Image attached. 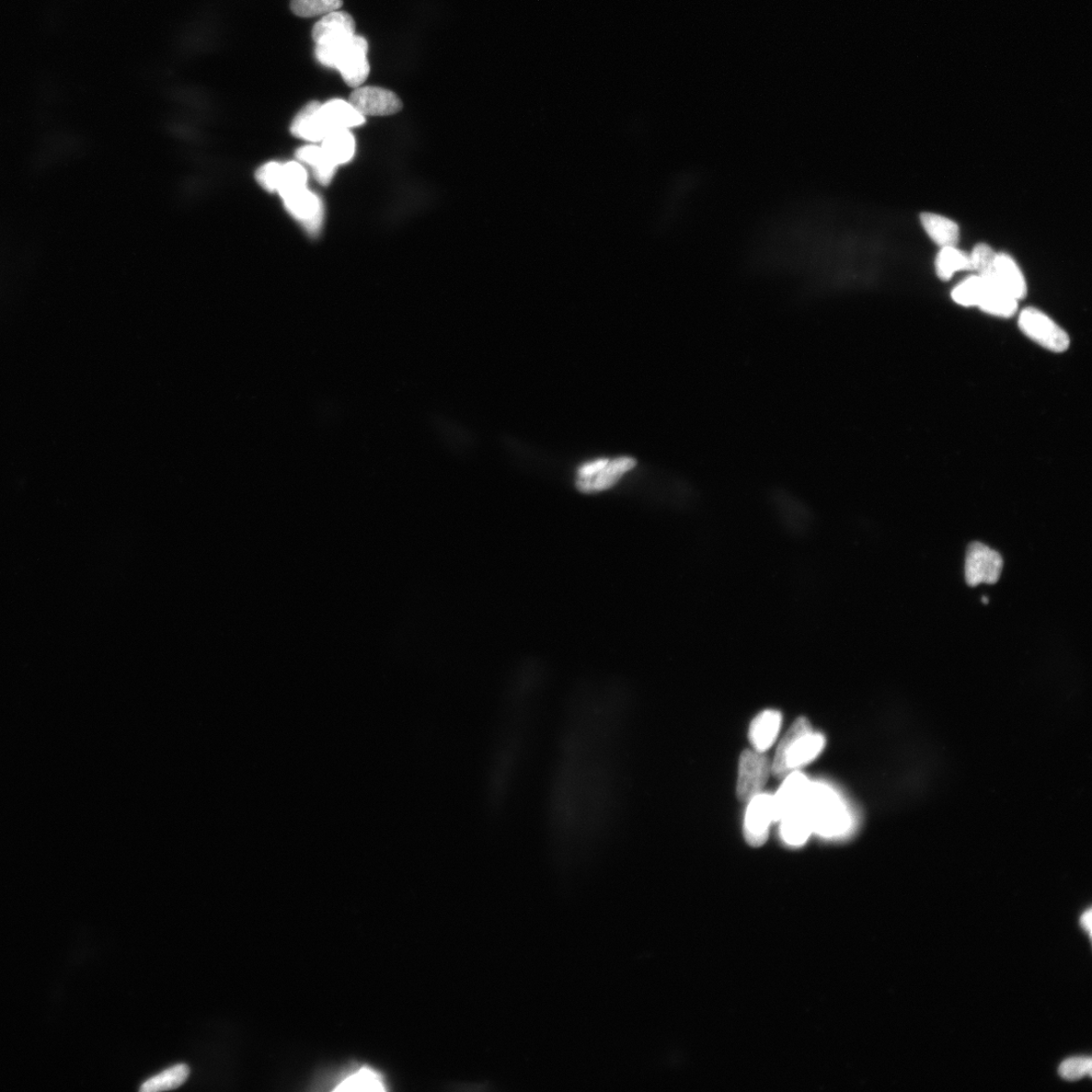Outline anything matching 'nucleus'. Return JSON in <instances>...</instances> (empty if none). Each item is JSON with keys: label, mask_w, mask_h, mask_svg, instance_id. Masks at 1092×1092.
<instances>
[{"label": "nucleus", "mask_w": 1092, "mask_h": 1092, "mask_svg": "<svg viewBox=\"0 0 1092 1092\" xmlns=\"http://www.w3.org/2000/svg\"><path fill=\"white\" fill-rule=\"evenodd\" d=\"M342 5V0H292L291 7L298 17L314 18L333 13Z\"/></svg>", "instance_id": "29"}, {"label": "nucleus", "mask_w": 1092, "mask_h": 1092, "mask_svg": "<svg viewBox=\"0 0 1092 1092\" xmlns=\"http://www.w3.org/2000/svg\"><path fill=\"white\" fill-rule=\"evenodd\" d=\"M637 467L634 457L620 456L608 462L587 480H577L576 487L584 493H601L613 488L623 477Z\"/></svg>", "instance_id": "14"}, {"label": "nucleus", "mask_w": 1092, "mask_h": 1092, "mask_svg": "<svg viewBox=\"0 0 1092 1092\" xmlns=\"http://www.w3.org/2000/svg\"><path fill=\"white\" fill-rule=\"evenodd\" d=\"M824 745L823 735L813 732L807 718H798L779 743L772 763L774 776L785 778L808 765L822 752Z\"/></svg>", "instance_id": "4"}, {"label": "nucleus", "mask_w": 1092, "mask_h": 1092, "mask_svg": "<svg viewBox=\"0 0 1092 1092\" xmlns=\"http://www.w3.org/2000/svg\"><path fill=\"white\" fill-rule=\"evenodd\" d=\"M355 34V21L345 11L335 10L322 18L312 31L316 46H327Z\"/></svg>", "instance_id": "16"}, {"label": "nucleus", "mask_w": 1092, "mask_h": 1092, "mask_svg": "<svg viewBox=\"0 0 1092 1092\" xmlns=\"http://www.w3.org/2000/svg\"><path fill=\"white\" fill-rule=\"evenodd\" d=\"M259 185L270 192L282 194L307 185L308 175L303 165L297 163H269L257 172Z\"/></svg>", "instance_id": "11"}, {"label": "nucleus", "mask_w": 1092, "mask_h": 1092, "mask_svg": "<svg viewBox=\"0 0 1092 1092\" xmlns=\"http://www.w3.org/2000/svg\"><path fill=\"white\" fill-rule=\"evenodd\" d=\"M367 52L369 44L356 33L335 44L316 46L315 49L317 60L324 66L337 69L345 84L353 88L361 87L370 75Z\"/></svg>", "instance_id": "5"}, {"label": "nucleus", "mask_w": 1092, "mask_h": 1092, "mask_svg": "<svg viewBox=\"0 0 1092 1092\" xmlns=\"http://www.w3.org/2000/svg\"><path fill=\"white\" fill-rule=\"evenodd\" d=\"M1019 326L1030 339L1052 352H1064L1071 344L1067 333L1037 309H1025L1020 315Z\"/></svg>", "instance_id": "6"}, {"label": "nucleus", "mask_w": 1092, "mask_h": 1092, "mask_svg": "<svg viewBox=\"0 0 1092 1092\" xmlns=\"http://www.w3.org/2000/svg\"><path fill=\"white\" fill-rule=\"evenodd\" d=\"M1003 568V557L996 550L979 542L969 545L965 560V579L970 587L982 583H997Z\"/></svg>", "instance_id": "8"}, {"label": "nucleus", "mask_w": 1092, "mask_h": 1092, "mask_svg": "<svg viewBox=\"0 0 1092 1092\" xmlns=\"http://www.w3.org/2000/svg\"><path fill=\"white\" fill-rule=\"evenodd\" d=\"M322 148L338 166L349 163L354 156L355 139L349 130H338L332 132L322 141Z\"/></svg>", "instance_id": "27"}, {"label": "nucleus", "mask_w": 1092, "mask_h": 1092, "mask_svg": "<svg viewBox=\"0 0 1092 1092\" xmlns=\"http://www.w3.org/2000/svg\"><path fill=\"white\" fill-rule=\"evenodd\" d=\"M980 277L993 281L999 289L1019 301L1027 295V283L1017 263L1010 257L1000 253L996 256L991 273Z\"/></svg>", "instance_id": "15"}, {"label": "nucleus", "mask_w": 1092, "mask_h": 1092, "mask_svg": "<svg viewBox=\"0 0 1092 1092\" xmlns=\"http://www.w3.org/2000/svg\"><path fill=\"white\" fill-rule=\"evenodd\" d=\"M1091 910H1088L1082 915V917H1080V925H1082L1085 930H1086V932L1089 934H1091Z\"/></svg>", "instance_id": "33"}, {"label": "nucleus", "mask_w": 1092, "mask_h": 1092, "mask_svg": "<svg viewBox=\"0 0 1092 1092\" xmlns=\"http://www.w3.org/2000/svg\"><path fill=\"white\" fill-rule=\"evenodd\" d=\"M190 1067L187 1064H178L167 1068L166 1071L148 1079L140 1090L143 1092H158L176 1089L185 1084L190 1076Z\"/></svg>", "instance_id": "28"}, {"label": "nucleus", "mask_w": 1092, "mask_h": 1092, "mask_svg": "<svg viewBox=\"0 0 1092 1092\" xmlns=\"http://www.w3.org/2000/svg\"><path fill=\"white\" fill-rule=\"evenodd\" d=\"M973 270L970 255L955 246L942 247L936 259V271L941 281H949L954 273Z\"/></svg>", "instance_id": "26"}, {"label": "nucleus", "mask_w": 1092, "mask_h": 1092, "mask_svg": "<svg viewBox=\"0 0 1092 1092\" xmlns=\"http://www.w3.org/2000/svg\"><path fill=\"white\" fill-rule=\"evenodd\" d=\"M349 101L364 117L389 116L403 108V103L393 91L375 86L355 88Z\"/></svg>", "instance_id": "12"}, {"label": "nucleus", "mask_w": 1092, "mask_h": 1092, "mask_svg": "<svg viewBox=\"0 0 1092 1092\" xmlns=\"http://www.w3.org/2000/svg\"><path fill=\"white\" fill-rule=\"evenodd\" d=\"M801 803L809 815L812 832L822 837L847 835L855 829L857 819L829 786L809 782Z\"/></svg>", "instance_id": "3"}, {"label": "nucleus", "mask_w": 1092, "mask_h": 1092, "mask_svg": "<svg viewBox=\"0 0 1092 1092\" xmlns=\"http://www.w3.org/2000/svg\"><path fill=\"white\" fill-rule=\"evenodd\" d=\"M546 685L527 674L512 675L505 699L504 723L493 758L491 796L502 808L520 784L532 752L534 720Z\"/></svg>", "instance_id": "2"}, {"label": "nucleus", "mask_w": 1092, "mask_h": 1092, "mask_svg": "<svg viewBox=\"0 0 1092 1092\" xmlns=\"http://www.w3.org/2000/svg\"><path fill=\"white\" fill-rule=\"evenodd\" d=\"M321 113L330 134L338 130H349L364 124V116L356 111L349 101L332 99L321 103Z\"/></svg>", "instance_id": "19"}, {"label": "nucleus", "mask_w": 1092, "mask_h": 1092, "mask_svg": "<svg viewBox=\"0 0 1092 1092\" xmlns=\"http://www.w3.org/2000/svg\"><path fill=\"white\" fill-rule=\"evenodd\" d=\"M636 695L615 677L572 690L559 720L547 779L545 820L550 852L574 868L612 842L627 785V742Z\"/></svg>", "instance_id": "1"}, {"label": "nucleus", "mask_w": 1092, "mask_h": 1092, "mask_svg": "<svg viewBox=\"0 0 1092 1092\" xmlns=\"http://www.w3.org/2000/svg\"><path fill=\"white\" fill-rule=\"evenodd\" d=\"M772 506L777 520L785 532L793 536H807L815 525L814 513L809 506L786 491H776Z\"/></svg>", "instance_id": "7"}, {"label": "nucleus", "mask_w": 1092, "mask_h": 1092, "mask_svg": "<svg viewBox=\"0 0 1092 1092\" xmlns=\"http://www.w3.org/2000/svg\"><path fill=\"white\" fill-rule=\"evenodd\" d=\"M982 280L983 289L977 307H980L983 312L993 316L1004 318L1014 316L1018 309V301L999 289L993 281L984 278Z\"/></svg>", "instance_id": "22"}, {"label": "nucleus", "mask_w": 1092, "mask_h": 1092, "mask_svg": "<svg viewBox=\"0 0 1092 1092\" xmlns=\"http://www.w3.org/2000/svg\"><path fill=\"white\" fill-rule=\"evenodd\" d=\"M321 103L312 101L296 114L291 131L294 136L309 142H322L330 134L322 117Z\"/></svg>", "instance_id": "18"}, {"label": "nucleus", "mask_w": 1092, "mask_h": 1092, "mask_svg": "<svg viewBox=\"0 0 1092 1092\" xmlns=\"http://www.w3.org/2000/svg\"><path fill=\"white\" fill-rule=\"evenodd\" d=\"M1092 1062L1087 1057H1075L1065 1060L1059 1067L1060 1076L1068 1082H1076L1091 1075Z\"/></svg>", "instance_id": "31"}, {"label": "nucleus", "mask_w": 1092, "mask_h": 1092, "mask_svg": "<svg viewBox=\"0 0 1092 1092\" xmlns=\"http://www.w3.org/2000/svg\"><path fill=\"white\" fill-rule=\"evenodd\" d=\"M749 802L745 812L743 835L750 846L757 848L767 842L770 824L773 822L772 796L760 793Z\"/></svg>", "instance_id": "13"}, {"label": "nucleus", "mask_w": 1092, "mask_h": 1092, "mask_svg": "<svg viewBox=\"0 0 1092 1092\" xmlns=\"http://www.w3.org/2000/svg\"><path fill=\"white\" fill-rule=\"evenodd\" d=\"M926 232L934 243L942 247L955 246L958 243L959 227L950 218L932 213H925L921 217Z\"/></svg>", "instance_id": "23"}, {"label": "nucleus", "mask_w": 1092, "mask_h": 1092, "mask_svg": "<svg viewBox=\"0 0 1092 1092\" xmlns=\"http://www.w3.org/2000/svg\"><path fill=\"white\" fill-rule=\"evenodd\" d=\"M997 253L986 244L977 245L970 257L973 263V270L979 271L980 275L991 273L994 267V261Z\"/></svg>", "instance_id": "32"}, {"label": "nucleus", "mask_w": 1092, "mask_h": 1092, "mask_svg": "<svg viewBox=\"0 0 1092 1092\" xmlns=\"http://www.w3.org/2000/svg\"><path fill=\"white\" fill-rule=\"evenodd\" d=\"M809 780L799 771L791 772L786 776L775 796H772L773 822H779L792 809L801 802L804 793L809 784Z\"/></svg>", "instance_id": "17"}, {"label": "nucleus", "mask_w": 1092, "mask_h": 1092, "mask_svg": "<svg viewBox=\"0 0 1092 1092\" xmlns=\"http://www.w3.org/2000/svg\"><path fill=\"white\" fill-rule=\"evenodd\" d=\"M772 765L764 753L746 750L742 753L739 764L738 797L743 802H749L760 795L765 787Z\"/></svg>", "instance_id": "9"}, {"label": "nucleus", "mask_w": 1092, "mask_h": 1092, "mask_svg": "<svg viewBox=\"0 0 1092 1092\" xmlns=\"http://www.w3.org/2000/svg\"><path fill=\"white\" fill-rule=\"evenodd\" d=\"M782 724L779 711L766 710L751 723L749 738L756 752L765 753L774 744Z\"/></svg>", "instance_id": "21"}, {"label": "nucleus", "mask_w": 1092, "mask_h": 1092, "mask_svg": "<svg viewBox=\"0 0 1092 1092\" xmlns=\"http://www.w3.org/2000/svg\"><path fill=\"white\" fill-rule=\"evenodd\" d=\"M779 822L782 840L791 847L806 844L813 833L809 815L801 802L784 814Z\"/></svg>", "instance_id": "20"}, {"label": "nucleus", "mask_w": 1092, "mask_h": 1092, "mask_svg": "<svg viewBox=\"0 0 1092 1092\" xmlns=\"http://www.w3.org/2000/svg\"><path fill=\"white\" fill-rule=\"evenodd\" d=\"M335 1091H385L386 1082L381 1073L363 1066L340 1080Z\"/></svg>", "instance_id": "24"}, {"label": "nucleus", "mask_w": 1092, "mask_h": 1092, "mask_svg": "<svg viewBox=\"0 0 1092 1092\" xmlns=\"http://www.w3.org/2000/svg\"><path fill=\"white\" fill-rule=\"evenodd\" d=\"M296 157L313 168L315 177L322 185H329L335 175L337 165L328 157L322 146L302 147L298 149Z\"/></svg>", "instance_id": "25"}, {"label": "nucleus", "mask_w": 1092, "mask_h": 1092, "mask_svg": "<svg viewBox=\"0 0 1092 1092\" xmlns=\"http://www.w3.org/2000/svg\"><path fill=\"white\" fill-rule=\"evenodd\" d=\"M983 289V280L980 275L972 277L961 283L955 290L952 293L954 302L964 306L973 307L979 305L980 298Z\"/></svg>", "instance_id": "30"}, {"label": "nucleus", "mask_w": 1092, "mask_h": 1092, "mask_svg": "<svg viewBox=\"0 0 1092 1092\" xmlns=\"http://www.w3.org/2000/svg\"><path fill=\"white\" fill-rule=\"evenodd\" d=\"M285 209L306 228L309 234H318L323 223V203L317 194L307 187L295 189L280 194Z\"/></svg>", "instance_id": "10"}, {"label": "nucleus", "mask_w": 1092, "mask_h": 1092, "mask_svg": "<svg viewBox=\"0 0 1092 1092\" xmlns=\"http://www.w3.org/2000/svg\"><path fill=\"white\" fill-rule=\"evenodd\" d=\"M982 602H983L984 604H987V603H988V598H986V597H983V598H982Z\"/></svg>", "instance_id": "34"}]
</instances>
